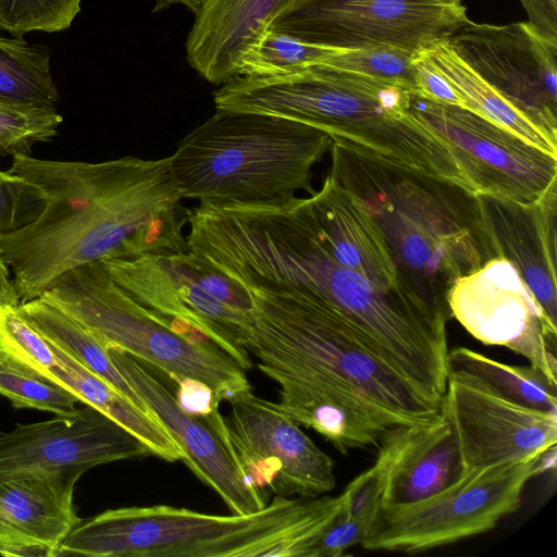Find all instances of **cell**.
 I'll return each mask as SVG.
<instances>
[{
	"instance_id": "1",
	"label": "cell",
	"mask_w": 557,
	"mask_h": 557,
	"mask_svg": "<svg viewBox=\"0 0 557 557\" xmlns=\"http://www.w3.org/2000/svg\"><path fill=\"white\" fill-rule=\"evenodd\" d=\"M242 346L278 384V405L338 451L377 447L394 428L424 423L442 405L379 355L334 308L300 293L247 290Z\"/></svg>"
},
{
	"instance_id": "2",
	"label": "cell",
	"mask_w": 557,
	"mask_h": 557,
	"mask_svg": "<svg viewBox=\"0 0 557 557\" xmlns=\"http://www.w3.org/2000/svg\"><path fill=\"white\" fill-rule=\"evenodd\" d=\"M9 171L36 186L44 203L32 222L0 235L21 302L86 263L188 250L169 157L90 163L16 156Z\"/></svg>"
},
{
	"instance_id": "3",
	"label": "cell",
	"mask_w": 557,
	"mask_h": 557,
	"mask_svg": "<svg viewBox=\"0 0 557 557\" xmlns=\"http://www.w3.org/2000/svg\"><path fill=\"white\" fill-rule=\"evenodd\" d=\"M330 151L329 174L368 209L401 281L449 318L448 290L495 258L476 195L337 140Z\"/></svg>"
},
{
	"instance_id": "4",
	"label": "cell",
	"mask_w": 557,
	"mask_h": 557,
	"mask_svg": "<svg viewBox=\"0 0 557 557\" xmlns=\"http://www.w3.org/2000/svg\"><path fill=\"white\" fill-rule=\"evenodd\" d=\"M411 94L368 77L314 65L276 76H240L213 95L216 111L286 119L332 140L412 168L441 174L449 151L410 110Z\"/></svg>"
},
{
	"instance_id": "5",
	"label": "cell",
	"mask_w": 557,
	"mask_h": 557,
	"mask_svg": "<svg viewBox=\"0 0 557 557\" xmlns=\"http://www.w3.org/2000/svg\"><path fill=\"white\" fill-rule=\"evenodd\" d=\"M341 507V495H277L247 515L218 516L165 505L108 509L82 519L58 556L306 557Z\"/></svg>"
},
{
	"instance_id": "6",
	"label": "cell",
	"mask_w": 557,
	"mask_h": 557,
	"mask_svg": "<svg viewBox=\"0 0 557 557\" xmlns=\"http://www.w3.org/2000/svg\"><path fill=\"white\" fill-rule=\"evenodd\" d=\"M332 138L299 122L216 111L180 143L170 169L183 198L262 202L312 194V169Z\"/></svg>"
},
{
	"instance_id": "7",
	"label": "cell",
	"mask_w": 557,
	"mask_h": 557,
	"mask_svg": "<svg viewBox=\"0 0 557 557\" xmlns=\"http://www.w3.org/2000/svg\"><path fill=\"white\" fill-rule=\"evenodd\" d=\"M84 325L106 348H120L173 382L189 377L220 403L251 389L246 370L205 334L134 299L100 261L58 276L42 293Z\"/></svg>"
},
{
	"instance_id": "8",
	"label": "cell",
	"mask_w": 557,
	"mask_h": 557,
	"mask_svg": "<svg viewBox=\"0 0 557 557\" xmlns=\"http://www.w3.org/2000/svg\"><path fill=\"white\" fill-rule=\"evenodd\" d=\"M556 467V448L520 462L472 470L419 502L380 506L361 542L368 550L417 553L494 529L521 506L527 484Z\"/></svg>"
},
{
	"instance_id": "9",
	"label": "cell",
	"mask_w": 557,
	"mask_h": 557,
	"mask_svg": "<svg viewBox=\"0 0 557 557\" xmlns=\"http://www.w3.org/2000/svg\"><path fill=\"white\" fill-rule=\"evenodd\" d=\"M468 21L462 0H307L271 28L337 49L385 46L418 53Z\"/></svg>"
},
{
	"instance_id": "10",
	"label": "cell",
	"mask_w": 557,
	"mask_h": 557,
	"mask_svg": "<svg viewBox=\"0 0 557 557\" xmlns=\"http://www.w3.org/2000/svg\"><path fill=\"white\" fill-rule=\"evenodd\" d=\"M410 110L445 143L473 193L533 203L557 187V157L481 115L411 96Z\"/></svg>"
},
{
	"instance_id": "11",
	"label": "cell",
	"mask_w": 557,
	"mask_h": 557,
	"mask_svg": "<svg viewBox=\"0 0 557 557\" xmlns=\"http://www.w3.org/2000/svg\"><path fill=\"white\" fill-rule=\"evenodd\" d=\"M230 413L216 434L247 479L276 495L318 497L335 486L334 462L278 405L251 389L228 400Z\"/></svg>"
},
{
	"instance_id": "12",
	"label": "cell",
	"mask_w": 557,
	"mask_h": 557,
	"mask_svg": "<svg viewBox=\"0 0 557 557\" xmlns=\"http://www.w3.org/2000/svg\"><path fill=\"white\" fill-rule=\"evenodd\" d=\"M485 82L557 143V39L528 21H468L449 38Z\"/></svg>"
},
{
	"instance_id": "13",
	"label": "cell",
	"mask_w": 557,
	"mask_h": 557,
	"mask_svg": "<svg viewBox=\"0 0 557 557\" xmlns=\"http://www.w3.org/2000/svg\"><path fill=\"white\" fill-rule=\"evenodd\" d=\"M446 301L450 315L474 338L521 355L557 385V327L508 260L491 259L460 277Z\"/></svg>"
},
{
	"instance_id": "14",
	"label": "cell",
	"mask_w": 557,
	"mask_h": 557,
	"mask_svg": "<svg viewBox=\"0 0 557 557\" xmlns=\"http://www.w3.org/2000/svg\"><path fill=\"white\" fill-rule=\"evenodd\" d=\"M441 412L451 425L465 472L556 448L557 414L506 400L463 374L448 373Z\"/></svg>"
},
{
	"instance_id": "15",
	"label": "cell",
	"mask_w": 557,
	"mask_h": 557,
	"mask_svg": "<svg viewBox=\"0 0 557 557\" xmlns=\"http://www.w3.org/2000/svg\"><path fill=\"white\" fill-rule=\"evenodd\" d=\"M186 252H149L100 262L138 302L201 332L247 371L251 360L240 343L250 325V313L208 294L196 278Z\"/></svg>"
},
{
	"instance_id": "16",
	"label": "cell",
	"mask_w": 557,
	"mask_h": 557,
	"mask_svg": "<svg viewBox=\"0 0 557 557\" xmlns=\"http://www.w3.org/2000/svg\"><path fill=\"white\" fill-rule=\"evenodd\" d=\"M152 455L128 430L87 406L67 414L17 424L0 433V481L39 471H84L113 461Z\"/></svg>"
},
{
	"instance_id": "17",
	"label": "cell",
	"mask_w": 557,
	"mask_h": 557,
	"mask_svg": "<svg viewBox=\"0 0 557 557\" xmlns=\"http://www.w3.org/2000/svg\"><path fill=\"white\" fill-rule=\"evenodd\" d=\"M107 351L150 413L182 448L183 462L220 495L233 513H252L267 506L268 493L247 479L231 449L205 420L178 406L174 392L151 366L116 347Z\"/></svg>"
},
{
	"instance_id": "18",
	"label": "cell",
	"mask_w": 557,
	"mask_h": 557,
	"mask_svg": "<svg viewBox=\"0 0 557 557\" xmlns=\"http://www.w3.org/2000/svg\"><path fill=\"white\" fill-rule=\"evenodd\" d=\"M78 468L24 472L0 481V555L57 557L82 521L74 491Z\"/></svg>"
},
{
	"instance_id": "19",
	"label": "cell",
	"mask_w": 557,
	"mask_h": 557,
	"mask_svg": "<svg viewBox=\"0 0 557 557\" xmlns=\"http://www.w3.org/2000/svg\"><path fill=\"white\" fill-rule=\"evenodd\" d=\"M495 258L508 260L557 327V187L533 203L476 194Z\"/></svg>"
},
{
	"instance_id": "20",
	"label": "cell",
	"mask_w": 557,
	"mask_h": 557,
	"mask_svg": "<svg viewBox=\"0 0 557 557\" xmlns=\"http://www.w3.org/2000/svg\"><path fill=\"white\" fill-rule=\"evenodd\" d=\"M381 506L428 498L465 475L458 444L448 420L435 419L391 430L379 443L374 463Z\"/></svg>"
},
{
	"instance_id": "21",
	"label": "cell",
	"mask_w": 557,
	"mask_h": 557,
	"mask_svg": "<svg viewBox=\"0 0 557 557\" xmlns=\"http://www.w3.org/2000/svg\"><path fill=\"white\" fill-rule=\"evenodd\" d=\"M290 4L292 0H207L186 41L188 63L215 85L239 77L248 50Z\"/></svg>"
},
{
	"instance_id": "22",
	"label": "cell",
	"mask_w": 557,
	"mask_h": 557,
	"mask_svg": "<svg viewBox=\"0 0 557 557\" xmlns=\"http://www.w3.org/2000/svg\"><path fill=\"white\" fill-rule=\"evenodd\" d=\"M307 198L319 235L335 260L379 287L417 295L401 281L381 231L359 198L330 174Z\"/></svg>"
},
{
	"instance_id": "23",
	"label": "cell",
	"mask_w": 557,
	"mask_h": 557,
	"mask_svg": "<svg viewBox=\"0 0 557 557\" xmlns=\"http://www.w3.org/2000/svg\"><path fill=\"white\" fill-rule=\"evenodd\" d=\"M50 345L59 358V366L50 370L48 380L74 393L79 403L97 409L128 430L152 455L170 462L184 461L182 448L157 419L139 409L67 352Z\"/></svg>"
},
{
	"instance_id": "24",
	"label": "cell",
	"mask_w": 557,
	"mask_h": 557,
	"mask_svg": "<svg viewBox=\"0 0 557 557\" xmlns=\"http://www.w3.org/2000/svg\"><path fill=\"white\" fill-rule=\"evenodd\" d=\"M421 53L447 79L462 108L508 129L529 144L557 157L552 140L513 104L485 82L455 51L447 39L433 44Z\"/></svg>"
},
{
	"instance_id": "25",
	"label": "cell",
	"mask_w": 557,
	"mask_h": 557,
	"mask_svg": "<svg viewBox=\"0 0 557 557\" xmlns=\"http://www.w3.org/2000/svg\"><path fill=\"white\" fill-rule=\"evenodd\" d=\"M16 310L47 342L67 352L139 409L153 417L115 368L107 348L71 314L42 296L21 302Z\"/></svg>"
},
{
	"instance_id": "26",
	"label": "cell",
	"mask_w": 557,
	"mask_h": 557,
	"mask_svg": "<svg viewBox=\"0 0 557 557\" xmlns=\"http://www.w3.org/2000/svg\"><path fill=\"white\" fill-rule=\"evenodd\" d=\"M448 373L463 374L515 404L557 414V385L539 369L510 366L466 347L448 351Z\"/></svg>"
},
{
	"instance_id": "27",
	"label": "cell",
	"mask_w": 557,
	"mask_h": 557,
	"mask_svg": "<svg viewBox=\"0 0 557 557\" xmlns=\"http://www.w3.org/2000/svg\"><path fill=\"white\" fill-rule=\"evenodd\" d=\"M50 51L20 37L0 36V102L55 108L60 94L51 75Z\"/></svg>"
},
{
	"instance_id": "28",
	"label": "cell",
	"mask_w": 557,
	"mask_h": 557,
	"mask_svg": "<svg viewBox=\"0 0 557 557\" xmlns=\"http://www.w3.org/2000/svg\"><path fill=\"white\" fill-rule=\"evenodd\" d=\"M343 49L305 41L269 28L246 53L240 76H276L318 65ZM239 76V77H240Z\"/></svg>"
},
{
	"instance_id": "29",
	"label": "cell",
	"mask_w": 557,
	"mask_h": 557,
	"mask_svg": "<svg viewBox=\"0 0 557 557\" xmlns=\"http://www.w3.org/2000/svg\"><path fill=\"white\" fill-rule=\"evenodd\" d=\"M0 395L15 409H35L67 414L76 409L78 397L22 363L0 355Z\"/></svg>"
},
{
	"instance_id": "30",
	"label": "cell",
	"mask_w": 557,
	"mask_h": 557,
	"mask_svg": "<svg viewBox=\"0 0 557 557\" xmlns=\"http://www.w3.org/2000/svg\"><path fill=\"white\" fill-rule=\"evenodd\" d=\"M416 53L394 47L343 49L318 65L375 79L417 95Z\"/></svg>"
},
{
	"instance_id": "31",
	"label": "cell",
	"mask_w": 557,
	"mask_h": 557,
	"mask_svg": "<svg viewBox=\"0 0 557 557\" xmlns=\"http://www.w3.org/2000/svg\"><path fill=\"white\" fill-rule=\"evenodd\" d=\"M62 121L55 108L0 102V156H30L36 144L57 136Z\"/></svg>"
},
{
	"instance_id": "32",
	"label": "cell",
	"mask_w": 557,
	"mask_h": 557,
	"mask_svg": "<svg viewBox=\"0 0 557 557\" xmlns=\"http://www.w3.org/2000/svg\"><path fill=\"white\" fill-rule=\"evenodd\" d=\"M82 0H0V29L15 37L33 30L57 33L69 28Z\"/></svg>"
},
{
	"instance_id": "33",
	"label": "cell",
	"mask_w": 557,
	"mask_h": 557,
	"mask_svg": "<svg viewBox=\"0 0 557 557\" xmlns=\"http://www.w3.org/2000/svg\"><path fill=\"white\" fill-rule=\"evenodd\" d=\"M0 355L9 357L47 377L59 358L44 336L16 307L0 306Z\"/></svg>"
},
{
	"instance_id": "34",
	"label": "cell",
	"mask_w": 557,
	"mask_h": 557,
	"mask_svg": "<svg viewBox=\"0 0 557 557\" xmlns=\"http://www.w3.org/2000/svg\"><path fill=\"white\" fill-rule=\"evenodd\" d=\"M39 189L8 171H0V235L32 222L42 209Z\"/></svg>"
},
{
	"instance_id": "35",
	"label": "cell",
	"mask_w": 557,
	"mask_h": 557,
	"mask_svg": "<svg viewBox=\"0 0 557 557\" xmlns=\"http://www.w3.org/2000/svg\"><path fill=\"white\" fill-rule=\"evenodd\" d=\"M371 521L347 512L342 504L333 522L307 550L306 557H339L366 537Z\"/></svg>"
},
{
	"instance_id": "36",
	"label": "cell",
	"mask_w": 557,
	"mask_h": 557,
	"mask_svg": "<svg viewBox=\"0 0 557 557\" xmlns=\"http://www.w3.org/2000/svg\"><path fill=\"white\" fill-rule=\"evenodd\" d=\"M186 258L199 284L208 294L238 311L251 312V297L244 287L194 252L187 250Z\"/></svg>"
},
{
	"instance_id": "37",
	"label": "cell",
	"mask_w": 557,
	"mask_h": 557,
	"mask_svg": "<svg viewBox=\"0 0 557 557\" xmlns=\"http://www.w3.org/2000/svg\"><path fill=\"white\" fill-rule=\"evenodd\" d=\"M413 67L417 82V95L423 99L461 107V101L453 90L447 79L420 52L413 58Z\"/></svg>"
},
{
	"instance_id": "38",
	"label": "cell",
	"mask_w": 557,
	"mask_h": 557,
	"mask_svg": "<svg viewBox=\"0 0 557 557\" xmlns=\"http://www.w3.org/2000/svg\"><path fill=\"white\" fill-rule=\"evenodd\" d=\"M173 383L176 386L174 389L176 403L184 411L201 419L219 412L221 403L207 384L189 377Z\"/></svg>"
},
{
	"instance_id": "39",
	"label": "cell",
	"mask_w": 557,
	"mask_h": 557,
	"mask_svg": "<svg viewBox=\"0 0 557 557\" xmlns=\"http://www.w3.org/2000/svg\"><path fill=\"white\" fill-rule=\"evenodd\" d=\"M528 22L548 37L557 39V0H519Z\"/></svg>"
},
{
	"instance_id": "40",
	"label": "cell",
	"mask_w": 557,
	"mask_h": 557,
	"mask_svg": "<svg viewBox=\"0 0 557 557\" xmlns=\"http://www.w3.org/2000/svg\"><path fill=\"white\" fill-rule=\"evenodd\" d=\"M9 267L0 257V306L16 307L21 304Z\"/></svg>"
},
{
	"instance_id": "41",
	"label": "cell",
	"mask_w": 557,
	"mask_h": 557,
	"mask_svg": "<svg viewBox=\"0 0 557 557\" xmlns=\"http://www.w3.org/2000/svg\"><path fill=\"white\" fill-rule=\"evenodd\" d=\"M207 0H156L152 12H160L174 4H182L197 15Z\"/></svg>"
},
{
	"instance_id": "42",
	"label": "cell",
	"mask_w": 557,
	"mask_h": 557,
	"mask_svg": "<svg viewBox=\"0 0 557 557\" xmlns=\"http://www.w3.org/2000/svg\"><path fill=\"white\" fill-rule=\"evenodd\" d=\"M305 1H307V0H292V4H290V7L287 10H289L290 8H293V7H295V5L299 4V3H302Z\"/></svg>"
}]
</instances>
